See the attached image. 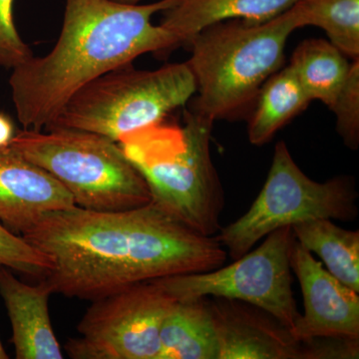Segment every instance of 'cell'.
<instances>
[{"label":"cell","instance_id":"1","mask_svg":"<svg viewBox=\"0 0 359 359\" xmlns=\"http://www.w3.org/2000/svg\"><path fill=\"white\" fill-rule=\"evenodd\" d=\"M21 237L52 262V294L96 301L149 280L204 273L228 252L153 202L123 211L72 205L46 212Z\"/></svg>","mask_w":359,"mask_h":359},{"label":"cell","instance_id":"2","mask_svg":"<svg viewBox=\"0 0 359 359\" xmlns=\"http://www.w3.org/2000/svg\"><path fill=\"white\" fill-rule=\"evenodd\" d=\"M173 4L65 0L62 28L52 50L16 66L9 78L23 128H47L85 85L143 54L178 46L171 32L152 22L156 13Z\"/></svg>","mask_w":359,"mask_h":359},{"label":"cell","instance_id":"3","mask_svg":"<svg viewBox=\"0 0 359 359\" xmlns=\"http://www.w3.org/2000/svg\"><path fill=\"white\" fill-rule=\"evenodd\" d=\"M214 121L195 109L183 125L163 121L123 135V153L147 184L151 202L205 236L219 233L223 187L212 160Z\"/></svg>","mask_w":359,"mask_h":359},{"label":"cell","instance_id":"4","mask_svg":"<svg viewBox=\"0 0 359 359\" xmlns=\"http://www.w3.org/2000/svg\"><path fill=\"white\" fill-rule=\"evenodd\" d=\"M295 29L287 9L264 22L222 21L195 35L187 62L199 93L193 109L215 122L247 107L282 67L287 39Z\"/></svg>","mask_w":359,"mask_h":359},{"label":"cell","instance_id":"5","mask_svg":"<svg viewBox=\"0 0 359 359\" xmlns=\"http://www.w3.org/2000/svg\"><path fill=\"white\" fill-rule=\"evenodd\" d=\"M8 145L60 182L78 207L123 211L152 201L119 144L101 135L59 127L25 129Z\"/></svg>","mask_w":359,"mask_h":359},{"label":"cell","instance_id":"6","mask_svg":"<svg viewBox=\"0 0 359 359\" xmlns=\"http://www.w3.org/2000/svg\"><path fill=\"white\" fill-rule=\"evenodd\" d=\"M196 92L187 62L155 70L123 66L85 85L47 128L82 130L118 142L123 135L166 119Z\"/></svg>","mask_w":359,"mask_h":359},{"label":"cell","instance_id":"7","mask_svg":"<svg viewBox=\"0 0 359 359\" xmlns=\"http://www.w3.org/2000/svg\"><path fill=\"white\" fill-rule=\"evenodd\" d=\"M353 180L337 177L318 183L295 164L285 142L276 144L266 183L245 215L219 229V242L233 259L285 226L318 219L349 222L358 214Z\"/></svg>","mask_w":359,"mask_h":359},{"label":"cell","instance_id":"8","mask_svg":"<svg viewBox=\"0 0 359 359\" xmlns=\"http://www.w3.org/2000/svg\"><path fill=\"white\" fill-rule=\"evenodd\" d=\"M294 241L292 226H285L229 266L153 280L176 301L212 297L245 302L266 311L292 334L301 316L292 287Z\"/></svg>","mask_w":359,"mask_h":359},{"label":"cell","instance_id":"9","mask_svg":"<svg viewBox=\"0 0 359 359\" xmlns=\"http://www.w3.org/2000/svg\"><path fill=\"white\" fill-rule=\"evenodd\" d=\"M174 301L154 280L96 299L66 353L72 359H158L161 327Z\"/></svg>","mask_w":359,"mask_h":359},{"label":"cell","instance_id":"10","mask_svg":"<svg viewBox=\"0 0 359 359\" xmlns=\"http://www.w3.org/2000/svg\"><path fill=\"white\" fill-rule=\"evenodd\" d=\"M290 266L304 295V313L292 334L299 341L318 339L359 340V297L297 241L290 254Z\"/></svg>","mask_w":359,"mask_h":359},{"label":"cell","instance_id":"11","mask_svg":"<svg viewBox=\"0 0 359 359\" xmlns=\"http://www.w3.org/2000/svg\"><path fill=\"white\" fill-rule=\"evenodd\" d=\"M210 302L218 335L219 359H316V344L299 341L266 311L241 302Z\"/></svg>","mask_w":359,"mask_h":359},{"label":"cell","instance_id":"12","mask_svg":"<svg viewBox=\"0 0 359 359\" xmlns=\"http://www.w3.org/2000/svg\"><path fill=\"white\" fill-rule=\"evenodd\" d=\"M75 205L60 182L11 146L0 148V222L21 233L46 212Z\"/></svg>","mask_w":359,"mask_h":359},{"label":"cell","instance_id":"13","mask_svg":"<svg viewBox=\"0 0 359 359\" xmlns=\"http://www.w3.org/2000/svg\"><path fill=\"white\" fill-rule=\"evenodd\" d=\"M0 294L13 328L11 342L18 359H62L49 314L52 294L43 280L36 285L21 282L0 266Z\"/></svg>","mask_w":359,"mask_h":359},{"label":"cell","instance_id":"14","mask_svg":"<svg viewBox=\"0 0 359 359\" xmlns=\"http://www.w3.org/2000/svg\"><path fill=\"white\" fill-rule=\"evenodd\" d=\"M299 0H174L164 13L163 27L179 45L189 43L195 35L222 21L244 20L264 22L276 18Z\"/></svg>","mask_w":359,"mask_h":359},{"label":"cell","instance_id":"15","mask_svg":"<svg viewBox=\"0 0 359 359\" xmlns=\"http://www.w3.org/2000/svg\"><path fill=\"white\" fill-rule=\"evenodd\" d=\"M158 359H219L218 335L207 297L175 301L160 332Z\"/></svg>","mask_w":359,"mask_h":359},{"label":"cell","instance_id":"16","mask_svg":"<svg viewBox=\"0 0 359 359\" xmlns=\"http://www.w3.org/2000/svg\"><path fill=\"white\" fill-rule=\"evenodd\" d=\"M295 241L316 254L339 282L359 294V231L340 228L330 219L292 226Z\"/></svg>","mask_w":359,"mask_h":359},{"label":"cell","instance_id":"17","mask_svg":"<svg viewBox=\"0 0 359 359\" xmlns=\"http://www.w3.org/2000/svg\"><path fill=\"white\" fill-rule=\"evenodd\" d=\"M256 109L248 127L252 145L268 143L276 132L311 103L290 65L269 78L257 96Z\"/></svg>","mask_w":359,"mask_h":359},{"label":"cell","instance_id":"18","mask_svg":"<svg viewBox=\"0 0 359 359\" xmlns=\"http://www.w3.org/2000/svg\"><path fill=\"white\" fill-rule=\"evenodd\" d=\"M290 66L309 100L320 101L330 109L351 67L344 54L323 39L302 41L292 53Z\"/></svg>","mask_w":359,"mask_h":359},{"label":"cell","instance_id":"19","mask_svg":"<svg viewBox=\"0 0 359 359\" xmlns=\"http://www.w3.org/2000/svg\"><path fill=\"white\" fill-rule=\"evenodd\" d=\"M290 11L297 28H321L344 55L359 58V0H299Z\"/></svg>","mask_w":359,"mask_h":359},{"label":"cell","instance_id":"20","mask_svg":"<svg viewBox=\"0 0 359 359\" xmlns=\"http://www.w3.org/2000/svg\"><path fill=\"white\" fill-rule=\"evenodd\" d=\"M0 266L42 278L50 271L52 262L44 252L0 222Z\"/></svg>","mask_w":359,"mask_h":359},{"label":"cell","instance_id":"21","mask_svg":"<svg viewBox=\"0 0 359 359\" xmlns=\"http://www.w3.org/2000/svg\"><path fill=\"white\" fill-rule=\"evenodd\" d=\"M337 116V128L347 147L359 144V59H354L346 83L330 108Z\"/></svg>","mask_w":359,"mask_h":359},{"label":"cell","instance_id":"22","mask_svg":"<svg viewBox=\"0 0 359 359\" xmlns=\"http://www.w3.org/2000/svg\"><path fill=\"white\" fill-rule=\"evenodd\" d=\"M14 0H0V67L15 68L32 57L13 20Z\"/></svg>","mask_w":359,"mask_h":359},{"label":"cell","instance_id":"23","mask_svg":"<svg viewBox=\"0 0 359 359\" xmlns=\"http://www.w3.org/2000/svg\"><path fill=\"white\" fill-rule=\"evenodd\" d=\"M13 122L6 115L0 114V148L8 145L13 140Z\"/></svg>","mask_w":359,"mask_h":359},{"label":"cell","instance_id":"24","mask_svg":"<svg viewBox=\"0 0 359 359\" xmlns=\"http://www.w3.org/2000/svg\"><path fill=\"white\" fill-rule=\"evenodd\" d=\"M9 358L8 354L6 353V349L2 346L1 341H0V359Z\"/></svg>","mask_w":359,"mask_h":359},{"label":"cell","instance_id":"25","mask_svg":"<svg viewBox=\"0 0 359 359\" xmlns=\"http://www.w3.org/2000/svg\"><path fill=\"white\" fill-rule=\"evenodd\" d=\"M116 1L123 2V4H137L141 0H116Z\"/></svg>","mask_w":359,"mask_h":359}]
</instances>
